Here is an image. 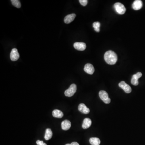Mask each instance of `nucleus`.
<instances>
[{
  "label": "nucleus",
  "mask_w": 145,
  "mask_h": 145,
  "mask_svg": "<svg viewBox=\"0 0 145 145\" xmlns=\"http://www.w3.org/2000/svg\"><path fill=\"white\" fill-rule=\"evenodd\" d=\"M104 59L108 64L114 65L117 61L118 57L117 54L114 51H109L104 54Z\"/></svg>",
  "instance_id": "1"
},
{
  "label": "nucleus",
  "mask_w": 145,
  "mask_h": 145,
  "mask_svg": "<svg viewBox=\"0 0 145 145\" xmlns=\"http://www.w3.org/2000/svg\"><path fill=\"white\" fill-rule=\"evenodd\" d=\"M114 7L116 12L119 14H124L126 11L125 7L120 3H115L114 5Z\"/></svg>",
  "instance_id": "2"
},
{
  "label": "nucleus",
  "mask_w": 145,
  "mask_h": 145,
  "mask_svg": "<svg viewBox=\"0 0 145 145\" xmlns=\"http://www.w3.org/2000/svg\"><path fill=\"white\" fill-rule=\"evenodd\" d=\"M77 90V86L75 84H73L70 86V87L65 92V95L67 97H71L74 95Z\"/></svg>",
  "instance_id": "3"
},
{
  "label": "nucleus",
  "mask_w": 145,
  "mask_h": 145,
  "mask_svg": "<svg viewBox=\"0 0 145 145\" xmlns=\"http://www.w3.org/2000/svg\"><path fill=\"white\" fill-rule=\"evenodd\" d=\"M99 96L100 99L102 100L105 104H109L111 101L110 98L109 97V95L106 91L101 90L99 92Z\"/></svg>",
  "instance_id": "4"
},
{
  "label": "nucleus",
  "mask_w": 145,
  "mask_h": 145,
  "mask_svg": "<svg viewBox=\"0 0 145 145\" xmlns=\"http://www.w3.org/2000/svg\"><path fill=\"white\" fill-rule=\"evenodd\" d=\"M119 87L122 88L126 93H129L131 92L132 89L131 87L127 84L125 81H122L118 84Z\"/></svg>",
  "instance_id": "5"
},
{
  "label": "nucleus",
  "mask_w": 145,
  "mask_h": 145,
  "mask_svg": "<svg viewBox=\"0 0 145 145\" xmlns=\"http://www.w3.org/2000/svg\"><path fill=\"white\" fill-rule=\"evenodd\" d=\"M20 57V54L18 52V50L14 48L12 50L10 54V58L12 61H15L18 60Z\"/></svg>",
  "instance_id": "6"
},
{
  "label": "nucleus",
  "mask_w": 145,
  "mask_h": 145,
  "mask_svg": "<svg viewBox=\"0 0 145 145\" xmlns=\"http://www.w3.org/2000/svg\"><path fill=\"white\" fill-rule=\"evenodd\" d=\"M142 75V74L141 72H138L136 74L134 75L132 78L131 83L134 86H137L139 84L138 79Z\"/></svg>",
  "instance_id": "7"
},
{
  "label": "nucleus",
  "mask_w": 145,
  "mask_h": 145,
  "mask_svg": "<svg viewBox=\"0 0 145 145\" xmlns=\"http://www.w3.org/2000/svg\"><path fill=\"white\" fill-rule=\"evenodd\" d=\"M84 71L90 75H92L95 71L94 68L92 65L90 63H87L85 65Z\"/></svg>",
  "instance_id": "8"
},
{
  "label": "nucleus",
  "mask_w": 145,
  "mask_h": 145,
  "mask_svg": "<svg viewBox=\"0 0 145 145\" xmlns=\"http://www.w3.org/2000/svg\"><path fill=\"white\" fill-rule=\"evenodd\" d=\"M74 48L78 51H83L86 48V45L84 42H76L74 43Z\"/></svg>",
  "instance_id": "9"
},
{
  "label": "nucleus",
  "mask_w": 145,
  "mask_h": 145,
  "mask_svg": "<svg viewBox=\"0 0 145 145\" xmlns=\"http://www.w3.org/2000/svg\"><path fill=\"white\" fill-rule=\"evenodd\" d=\"M143 3L141 0H135L132 4V8L135 10H138L142 7Z\"/></svg>",
  "instance_id": "10"
},
{
  "label": "nucleus",
  "mask_w": 145,
  "mask_h": 145,
  "mask_svg": "<svg viewBox=\"0 0 145 145\" xmlns=\"http://www.w3.org/2000/svg\"><path fill=\"white\" fill-rule=\"evenodd\" d=\"M76 14H75L68 15L65 17L64 22L66 24H69L73 22L76 17Z\"/></svg>",
  "instance_id": "11"
},
{
  "label": "nucleus",
  "mask_w": 145,
  "mask_h": 145,
  "mask_svg": "<svg viewBox=\"0 0 145 145\" xmlns=\"http://www.w3.org/2000/svg\"><path fill=\"white\" fill-rule=\"evenodd\" d=\"M78 110L79 111L84 114H87L90 112V109L85 104L81 103L79 105Z\"/></svg>",
  "instance_id": "12"
},
{
  "label": "nucleus",
  "mask_w": 145,
  "mask_h": 145,
  "mask_svg": "<svg viewBox=\"0 0 145 145\" xmlns=\"http://www.w3.org/2000/svg\"><path fill=\"white\" fill-rule=\"evenodd\" d=\"M71 126V123L69 120L64 121L61 123L62 129L64 131L69 130Z\"/></svg>",
  "instance_id": "13"
},
{
  "label": "nucleus",
  "mask_w": 145,
  "mask_h": 145,
  "mask_svg": "<svg viewBox=\"0 0 145 145\" xmlns=\"http://www.w3.org/2000/svg\"><path fill=\"white\" fill-rule=\"evenodd\" d=\"M92 125V121L89 118H86L84 119L82 123V128L84 129L88 128Z\"/></svg>",
  "instance_id": "14"
},
{
  "label": "nucleus",
  "mask_w": 145,
  "mask_h": 145,
  "mask_svg": "<svg viewBox=\"0 0 145 145\" xmlns=\"http://www.w3.org/2000/svg\"><path fill=\"white\" fill-rule=\"evenodd\" d=\"M53 116L54 117L61 118L63 117V113L61 110L58 109H55L53 111L52 113Z\"/></svg>",
  "instance_id": "15"
},
{
  "label": "nucleus",
  "mask_w": 145,
  "mask_h": 145,
  "mask_svg": "<svg viewBox=\"0 0 145 145\" xmlns=\"http://www.w3.org/2000/svg\"><path fill=\"white\" fill-rule=\"evenodd\" d=\"M89 142L92 145H100V140L97 137H92L89 140Z\"/></svg>",
  "instance_id": "16"
},
{
  "label": "nucleus",
  "mask_w": 145,
  "mask_h": 145,
  "mask_svg": "<svg viewBox=\"0 0 145 145\" xmlns=\"http://www.w3.org/2000/svg\"><path fill=\"white\" fill-rule=\"evenodd\" d=\"M52 136H53V133L51 130L50 129H47L46 130L45 134V140H48L52 138Z\"/></svg>",
  "instance_id": "17"
},
{
  "label": "nucleus",
  "mask_w": 145,
  "mask_h": 145,
  "mask_svg": "<svg viewBox=\"0 0 145 145\" xmlns=\"http://www.w3.org/2000/svg\"><path fill=\"white\" fill-rule=\"evenodd\" d=\"M100 23L99 22H95L93 23V28H94L95 31L96 32H100Z\"/></svg>",
  "instance_id": "18"
},
{
  "label": "nucleus",
  "mask_w": 145,
  "mask_h": 145,
  "mask_svg": "<svg viewBox=\"0 0 145 145\" xmlns=\"http://www.w3.org/2000/svg\"><path fill=\"white\" fill-rule=\"evenodd\" d=\"M12 4L14 6L17 8H20L21 7V4L19 0H11Z\"/></svg>",
  "instance_id": "19"
},
{
  "label": "nucleus",
  "mask_w": 145,
  "mask_h": 145,
  "mask_svg": "<svg viewBox=\"0 0 145 145\" xmlns=\"http://www.w3.org/2000/svg\"><path fill=\"white\" fill-rule=\"evenodd\" d=\"M79 2L81 5L83 6H86L87 5L88 1L87 0H79Z\"/></svg>",
  "instance_id": "20"
},
{
  "label": "nucleus",
  "mask_w": 145,
  "mask_h": 145,
  "mask_svg": "<svg viewBox=\"0 0 145 145\" xmlns=\"http://www.w3.org/2000/svg\"><path fill=\"white\" fill-rule=\"evenodd\" d=\"M36 143L37 145H47L42 141L39 140L37 141Z\"/></svg>",
  "instance_id": "21"
},
{
  "label": "nucleus",
  "mask_w": 145,
  "mask_h": 145,
  "mask_svg": "<svg viewBox=\"0 0 145 145\" xmlns=\"http://www.w3.org/2000/svg\"><path fill=\"white\" fill-rule=\"evenodd\" d=\"M71 145H79L78 143L77 142H73L71 143Z\"/></svg>",
  "instance_id": "22"
},
{
  "label": "nucleus",
  "mask_w": 145,
  "mask_h": 145,
  "mask_svg": "<svg viewBox=\"0 0 145 145\" xmlns=\"http://www.w3.org/2000/svg\"><path fill=\"white\" fill-rule=\"evenodd\" d=\"M65 145H71V144H67Z\"/></svg>",
  "instance_id": "23"
}]
</instances>
